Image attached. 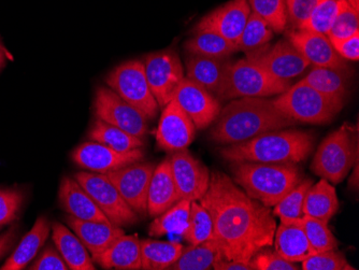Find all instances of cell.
Returning <instances> with one entry per match:
<instances>
[{"label":"cell","instance_id":"cell-20","mask_svg":"<svg viewBox=\"0 0 359 270\" xmlns=\"http://www.w3.org/2000/svg\"><path fill=\"white\" fill-rule=\"evenodd\" d=\"M58 199L62 208L72 217L83 221L110 222L74 177L62 179Z\"/></svg>","mask_w":359,"mask_h":270},{"label":"cell","instance_id":"cell-15","mask_svg":"<svg viewBox=\"0 0 359 270\" xmlns=\"http://www.w3.org/2000/svg\"><path fill=\"white\" fill-rule=\"evenodd\" d=\"M196 127L175 100L163 108L156 130L157 146L167 152H177L189 147L195 139Z\"/></svg>","mask_w":359,"mask_h":270},{"label":"cell","instance_id":"cell-8","mask_svg":"<svg viewBox=\"0 0 359 270\" xmlns=\"http://www.w3.org/2000/svg\"><path fill=\"white\" fill-rule=\"evenodd\" d=\"M106 84L125 102L142 112L148 120L158 114V104L151 92L144 64L141 60H128L114 68L107 76Z\"/></svg>","mask_w":359,"mask_h":270},{"label":"cell","instance_id":"cell-49","mask_svg":"<svg viewBox=\"0 0 359 270\" xmlns=\"http://www.w3.org/2000/svg\"><path fill=\"white\" fill-rule=\"evenodd\" d=\"M16 229L12 227L9 231L0 236V259H3L4 255L11 249L16 238Z\"/></svg>","mask_w":359,"mask_h":270},{"label":"cell","instance_id":"cell-19","mask_svg":"<svg viewBox=\"0 0 359 270\" xmlns=\"http://www.w3.org/2000/svg\"><path fill=\"white\" fill-rule=\"evenodd\" d=\"M287 39L296 50L316 67L348 68L346 60L338 55L330 38L306 29H292Z\"/></svg>","mask_w":359,"mask_h":270},{"label":"cell","instance_id":"cell-1","mask_svg":"<svg viewBox=\"0 0 359 270\" xmlns=\"http://www.w3.org/2000/svg\"><path fill=\"white\" fill-rule=\"evenodd\" d=\"M211 215L213 239L225 261L250 263L273 245L276 219L269 207L250 197L227 175L213 171L209 189L199 201Z\"/></svg>","mask_w":359,"mask_h":270},{"label":"cell","instance_id":"cell-45","mask_svg":"<svg viewBox=\"0 0 359 270\" xmlns=\"http://www.w3.org/2000/svg\"><path fill=\"white\" fill-rule=\"evenodd\" d=\"M318 3L320 0H286L287 24L298 29L311 15Z\"/></svg>","mask_w":359,"mask_h":270},{"label":"cell","instance_id":"cell-47","mask_svg":"<svg viewBox=\"0 0 359 270\" xmlns=\"http://www.w3.org/2000/svg\"><path fill=\"white\" fill-rule=\"evenodd\" d=\"M334 51L344 60L357 62L359 60V33L344 39H330Z\"/></svg>","mask_w":359,"mask_h":270},{"label":"cell","instance_id":"cell-32","mask_svg":"<svg viewBox=\"0 0 359 270\" xmlns=\"http://www.w3.org/2000/svg\"><path fill=\"white\" fill-rule=\"evenodd\" d=\"M185 50L191 55L225 58L239 51L237 44L215 32H197L185 43Z\"/></svg>","mask_w":359,"mask_h":270},{"label":"cell","instance_id":"cell-43","mask_svg":"<svg viewBox=\"0 0 359 270\" xmlns=\"http://www.w3.org/2000/svg\"><path fill=\"white\" fill-rule=\"evenodd\" d=\"M24 195L18 189H0V227L10 224L18 217Z\"/></svg>","mask_w":359,"mask_h":270},{"label":"cell","instance_id":"cell-53","mask_svg":"<svg viewBox=\"0 0 359 270\" xmlns=\"http://www.w3.org/2000/svg\"></svg>","mask_w":359,"mask_h":270},{"label":"cell","instance_id":"cell-27","mask_svg":"<svg viewBox=\"0 0 359 270\" xmlns=\"http://www.w3.org/2000/svg\"><path fill=\"white\" fill-rule=\"evenodd\" d=\"M51 222L48 217H41L36 220L35 224L29 231L24 236L15 251L11 257L1 266V270H22L35 259L38 252L43 247L51 231Z\"/></svg>","mask_w":359,"mask_h":270},{"label":"cell","instance_id":"cell-18","mask_svg":"<svg viewBox=\"0 0 359 270\" xmlns=\"http://www.w3.org/2000/svg\"><path fill=\"white\" fill-rule=\"evenodd\" d=\"M251 12L247 0H231L205 15L196 26L195 33L215 32L237 44Z\"/></svg>","mask_w":359,"mask_h":270},{"label":"cell","instance_id":"cell-24","mask_svg":"<svg viewBox=\"0 0 359 270\" xmlns=\"http://www.w3.org/2000/svg\"><path fill=\"white\" fill-rule=\"evenodd\" d=\"M191 55V54H189ZM187 78L219 96L226 81L231 60L227 58L191 55L187 60Z\"/></svg>","mask_w":359,"mask_h":270},{"label":"cell","instance_id":"cell-26","mask_svg":"<svg viewBox=\"0 0 359 270\" xmlns=\"http://www.w3.org/2000/svg\"><path fill=\"white\" fill-rule=\"evenodd\" d=\"M51 229L54 245L69 269H96L90 252L74 231L58 222H54Z\"/></svg>","mask_w":359,"mask_h":270},{"label":"cell","instance_id":"cell-35","mask_svg":"<svg viewBox=\"0 0 359 270\" xmlns=\"http://www.w3.org/2000/svg\"><path fill=\"white\" fill-rule=\"evenodd\" d=\"M272 38L273 30L259 15L251 12L245 27L238 40V49L247 56L252 55L268 46Z\"/></svg>","mask_w":359,"mask_h":270},{"label":"cell","instance_id":"cell-36","mask_svg":"<svg viewBox=\"0 0 359 270\" xmlns=\"http://www.w3.org/2000/svg\"><path fill=\"white\" fill-rule=\"evenodd\" d=\"M182 234L189 245H201L213 239L211 215L199 201H191L189 223Z\"/></svg>","mask_w":359,"mask_h":270},{"label":"cell","instance_id":"cell-21","mask_svg":"<svg viewBox=\"0 0 359 270\" xmlns=\"http://www.w3.org/2000/svg\"><path fill=\"white\" fill-rule=\"evenodd\" d=\"M280 220L281 225L276 227L273 241L276 253L295 264L316 254L302 229V217Z\"/></svg>","mask_w":359,"mask_h":270},{"label":"cell","instance_id":"cell-10","mask_svg":"<svg viewBox=\"0 0 359 270\" xmlns=\"http://www.w3.org/2000/svg\"><path fill=\"white\" fill-rule=\"evenodd\" d=\"M143 64L151 92L159 108L163 109L173 100L184 81L182 62L175 51H163L147 56Z\"/></svg>","mask_w":359,"mask_h":270},{"label":"cell","instance_id":"cell-3","mask_svg":"<svg viewBox=\"0 0 359 270\" xmlns=\"http://www.w3.org/2000/svg\"><path fill=\"white\" fill-rule=\"evenodd\" d=\"M314 146L310 133L298 130H273L221 151L228 162L297 164L308 158Z\"/></svg>","mask_w":359,"mask_h":270},{"label":"cell","instance_id":"cell-38","mask_svg":"<svg viewBox=\"0 0 359 270\" xmlns=\"http://www.w3.org/2000/svg\"><path fill=\"white\" fill-rule=\"evenodd\" d=\"M252 12L259 15L276 33H282L287 26L286 0H247Z\"/></svg>","mask_w":359,"mask_h":270},{"label":"cell","instance_id":"cell-12","mask_svg":"<svg viewBox=\"0 0 359 270\" xmlns=\"http://www.w3.org/2000/svg\"><path fill=\"white\" fill-rule=\"evenodd\" d=\"M155 165L136 162L106 173L137 215L148 212V194Z\"/></svg>","mask_w":359,"mask_h":270},{"label":"cell","instance_id":"cell-14","mask_svg":"<svg viewBox=\"0 0 359 270\" xmlns=\"http://www.w3.org/2000/svg\"><path fill=\"white\" fill-rule=\"evenodd\" d=\"M169 158L180 198L201 201L209 189L211 173L208 167L187 149L173 152Z\"/></svg>","mask_w":359,"mask_h":270},{"label":"cell","instance_id":"cell-29","mask_svg":"<svg viewBox=\"0 0 359 270\" xmlns=\"http://www.w3.org/2000/svg\"><path fill=\"white\" fill-rule=\"evenodd\" d=\"M338 210L339 201L336 189L330 182L322 179L320 182L310 187L304 199V215L328 223Z\"/></svg>","mask_w":359,"mask_h":270},{"label":"cell","instance_id":"cell-40","mask_svg":"<svg viewBox=\"0 0 359 270\" xmlns=\"http://www.w3.org/2000/svg\"><path fill=\"white\" fill-rule=\"evenodd\" d=\"M313 185L310 179L302 180L274 205V215L280 219H299L304 215V203L306 193Z\"/></svg>","mask_w":359,"mask_h":270},{"label":"cell","instance_id":"cell-46","mask_svg":"<svg viewBox=\"0 0 359 270\" xmlns=\"http://www.w3.org/2000/svg\"><path fill=\"white\" fill-rule=\"evenodd\" d=\"M32 270H69L66 262L62 259L60 252L52 245L43 250L37 261L30 266Z\"/></svg>","mask_w":359,"mask_h":270},{"label":"cell","instance_id":"cell-22","mask_svg":"<svg viewBox=\"0 0 359 270\" xmlns=\"http://www.w3.org/2000/svg\"><path fill=\"white\" fill-rule=\"evenodd\" d=\"M66 222L72 231L80 238L92 257L106 251L121 236L124 235L122 227L110 222L83 221L68 215Z\"/></svg>","mask_w":359,"mask_h":270},{"label":"cell","instance_id":"cell-41","mask_svg":"<svg viewBox=\"0 0 359 270\" xmlns=\"http://www.w3.org/2000/svg\"><path fill=\"white\" fill-rule=\"evenodd\" d=\"M302 270H354L346 261V257L336 249L320 252L304 259Z\"/></svg>","mask_w":359,"mask_h":270},{"label":"cell","instance_id":"cell-51","mask_svg":"<svg viewBox=\"0 0 359 270\" xmlns=\"http://www.w3.org/2000/svg\"><path fill=\"white\" fill-rule=\"evenodd\" d=\"M348 5L353 8V9L359 11V0H348Z\"/></svg>","mask_w":359,"mask_h":270},{"label":"cell","instance_id":"cell-16","mask_svg":"<svg viewBox=\"0 0 359 270\" xmlns=\"http://www.w3.org/2000/svg\"><path fill=\"white\" fill-rule=\"evenodd\" d=\"M173 100L193 121L196 130H205L210 126L222 110L219 100L212 93L187 76Z\"/></svg>","mask_w":359,"mask_h":270},{"label":"cell","instance_id":"cell-39","mask_svg":"<svg viewBox=\"0 0 359 270\" xmlns=\"http://www.w3.org/2000/svg\"><path fill=\"white\" fill-rule=\"evenodd\" d=\"M327 224L328 223L320 220L314 219L309 215H302V229L316 253L338 248V241Z\"/></svg>","mask_w":359,"mask_h":270},{"label":"cell","instance_id":"cell-37","mask_svg":"<svg viewBox=\"0 0 359 270\" xmlns=\"http://www.w3.org/2000/svg\"><path fill=\"white\" fill-rule=\"evenodd\" d=\"M348 5V0H320L311 15L298 29L310 30L327 36L338 14Z\"/></svg>","mask_w":359,"mask_h":270},{"label":"cell","instance_id":"cell-33","mask_svg":"<svg viewBox=\"0 0 359 270\" xmlns=\"http://www.w3.org/2000/svg\"><path fill=\"white\" fill-rule=\"evenodd\" d=\"M221 259L219 248L215 241H208L197 245H189L183 249L177 261L169 269L172 270H209Z\"/></svg>","mask_w":359,"mask_h":270},{"label":"cell","instance_id":"cell-17","mask_svg":"<svg viewBox=\"0 0 359 270\" xmlns=\"http://www.w3.org/2000/svg\"><path fill=\"white\" fill-rule=\"evenodd\" d=\"M142 160L141 149L118 152L95 141L84 142L72 152V161L92 173H108Z\"/></svg>","mask_w":359,"mask_h":270},{"label":"cell","instance_id":"cell-7","mask_svg":"<svg viewBox=\"0 0 359 270\" xmlns=\"http://www.w3.org/2000/svg\"><path fill=\"white\" fill-rule=\"evenodd\" d=\"M290 88V81L273 78L245 58L233 64L231 62L225 83L217 97L221 100L266 98L282 94Z\"/></svg>","mask_w":359,"mask_h":270},{"label":"cell","instance_id":"cell-52","mask_svg":"<svg viewBox=\"0 0 359 270\" xmlns=\"http://www.w3.org/2000/svg\"><path fill=\"white\" fill-rule=\"evenodd\" d=\"M0 229H1V227H0Z\"/></svg>","mask_w":359,"mask_h":270},{"label":"cell","instance_id":"cell-11","mask_svg":"<svg viewBox=\"0 0 359 270\" xmlns=\"http://www.w3.org/2000/svg\"><path fill=\"white\" fill-rule=\"evenodd\" d=\"M94 110L98 120L142 139L149 130L148 119L125 102L110 88L100 86L95 94Z\"/></svg>","mask_w":359,"mask_h":270},{"label":"cell","instance_id":"cell-4","mask_svg":"<svg viewBox=\"0 0 359 270\" xmlns=\"http://www.w3.org/2000/svg\"><path fill=\"white\" fill-rule=\"evenodd\" d=\"M231 171L244 192L266 207H274L302 180L295 164L233 162Z\"/></svg>","mask_w":359,"mask_h":270},{"label":"cell","instance_id":"cell-42","mask_svg":"<svg viewBox=\"0 0 359 270\" xmlns=\"http://www.w3.org/2000/svg\"><path fill=\"white\" fill-rule=\"evenodd\" d=\"M357 33H359V11L348 5L338 14L327 37L330 39H344Z\"/></svg>","mask_w":359,"mask_h":270},{"label":"cell","instance_id":"cell-25","mask_svg":"<svg viewBox=\"0 0 359 270\" xmlns=\"http://www.w3.org/2000/svg\"><path fill=\"white\" fill-rule=\"evenodd\" d=\"M104 269H141L140 239L136 235L118 237L106 251L92 257Z\"/></svg>","mask_w":359,"mask_h":270},{"label":"cell","instance_id":"cell-30","mask_svg":"<svg viewBox=\"0 0 359 270\" xmlns=\"http://www.w3.org/2000/svg\"><path fill=\"white\" fill-rule=\"evenodd\" d=\"M141 269H169L182 254L184 245L175 241H140Z\"/></svg>","mask_w":359,"mask_h":270},{"label":"cell","instance_id":"cell-6","mask_svg":"<svg viewBox=\"0 0 359 270\" xmlns=\"http://www.w3.org/2000/svg\"><path fill=\"white\" fill-rule=\"evenodd\" d=\"M272 102L292 121L316 125L330 123L344 106V102L326 97L302 80Z\"/></svg>","mask_w":359,"mask_h":270},{"label":"cell","instance_id":"cell-50","mask_svg":"<svg viewBox=\"0 0 359 270\" xmlns=\"http://www.w3.org/2000/svg\"><path fill=\"white\" fill-rule=\"evenodd\" d=\"M6 60H7V58H6V51L4 49L3 44L0 42V72L5 67Z\"/></svg>","mask_w":359,"mask_h":270},{"label":"cell","instance_id":"cell-23","mask_svg":"<svg viewBox=\"0 0 359 270\" xmlns=\"http://www.w3.org/2000/svg\"><path fill=\"white\" fill-rule=\"evenodd\" d=\"M173 178L170 158H166L155 167L148 194V213L158 217L180 201Z\"/></svg>","mask_w":359,"mask_h":270},{"label":"cell","instance_id":"cell-28","mask_svg":"<svg viewBox=\"0 0 359 270\" xmlns=\"http://www.w3.org/2000/svg\"><path fill=\"white\" fill-rule=\"evenodd\" d=\"M302 80L326 97L344 102L350 88L351 74L348 68L314 66Z\"/></svg>","mask_w":359,"mask_h":270},{"label":"cell","instance_id":"cell-13","mask_svg":"<svg viewBox=\"0 0 359 270\" xmlns=\"http://www.w3.org/2000/svg\"><path fill=\"white\" fill-rule=\"evenodd\" d=\"M247 58L282 81H290L310 66V62L288 40H280L272 46L268 44L263 50Z\"/></svg>","mask_w":359,"mask_h":270},{"label":"cell","instance_id":"cell-34","mask_svg":"<svg viewBox=\"0 0 359 270\" xmlns=\"http://www.w3.org/2000/svg\"><path fill=\"white\" fill-rule=\"evenodd\" d=\"M191 201L180 199L168 210L155 217L149 227L152 237H161L173 233H183L189 223Z\"/></svg>","mask_w":359,"mask_h":270},{"label":"cell","instance_id":"cell-31","mask_svg":"<svg viewBox=\"0 0 359 270\" xmlns=\"http://www.w3.org/2000/svg\"><path fill=\"white\" fill-rule=\"evenodd\" d=\"M88 139L98 144H104L118 152H127L135 149H142V139L133 136L118 127L102 122L97 119L88 132Z\"/></svg>","mask_w":359,"mask_h":270},{"label":"cell","instance_id":"cell-5","mask_svg":"<svg viewBox=\"0 0 359 270\" xmlns=\"http://www.w3.org/2000/svg\"><path fill=\"white\" fill-rule=\"evenodd\" d=\"M358 161V140L348 124L326 137L318 147L311 169L316 176L338 184Z\"/></svg>","mask_w":359,"mask_h":270},{"label":"cell","instance_id":"cell-44","mask_svg":"<svg viewBox=\"0 0 359 270\" xmlns=\"http://www.w3.org/2000/svg\"><path fill=\"white\" fill-rule=\"evenodd\" d=\"M253 270H298L299 266L287 261L276 252L262 250L250 262Z\"/></svg>","mask_w":359,"mask_h":270},{"label":"cell","instance_id":"cell-48","mask_svg":"<svg viewBox=\"0 0 359 270\" xmlns=\"http://www.w3.org/2000/svg\"><path fill=\"white\" fill-rule=\"evenodd\" d=\"M213 269L215 270H253L251 264L245 262L238 261H225V259H219L213 265Z\"/></svg>","mask_w":359,"mask_h":270},{"label":"cell","instance_id":"cell-2","mask_svg":"<svg viewBox=\"0 0 359 270\" xmlns=\"http://www.w3.org/2000/svg\"><path fill=\"white\" fill-rule=\"evenodd\" d=\"M296 124L278 110L272 100L242 97L222 109L217 124L212 128V140L221 144H241L273 130Z\"/></svg>","mask_w":359,"mask_h":270},{"label":"cell","instance_id":"cell-9","mask_svg":"<svg viewBox=\"0 0 359 270\" xmlns=\"http://www.w3.org/2000/svg\"><path fill=\"white\" fill-rule=\"evenodd\" d=\"M74 178L86 189L113 225L132 227L138 222V215L129 207L106 173L82 171L74 173Z\"/></svg>","mask_w":359,"mask_h":270}]
</instances>
